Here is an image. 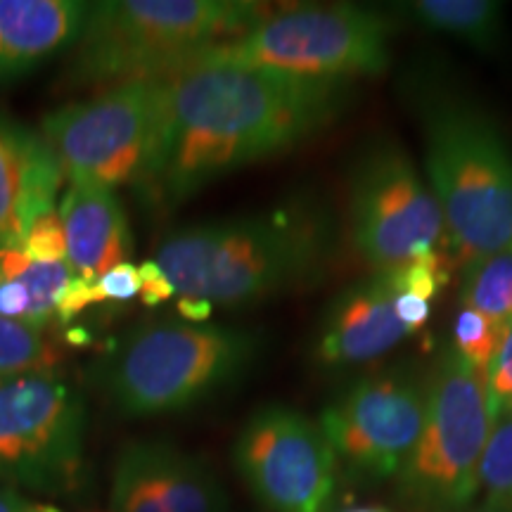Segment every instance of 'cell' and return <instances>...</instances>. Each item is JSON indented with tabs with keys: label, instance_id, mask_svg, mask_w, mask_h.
<instances>
[{
	"label": "cell",
	"instance_id": "obj_27",
	"mask_svg": "<svg viewBox=\"0 0 512 512\" xmlns=\"http://www.w3.org/2000/svg\"><path fill=\"white\" fill-rule=\"evenodd\" d=\"M95 304L98 302H128L140 294V273L138 268L126 261L100 275L93 283Z\"/></svg>",
	"mask_w": 512,
	"mask_h": 512
},
{
	"label": "cell",
	"instance_id": "obj_9",
	"mask_svg": "<svg viewBox=\"0 0 512 512\" xmlns=\"http://www.w3.org/2000/svg\"><path fill=\"white\" fill-rule=\"evenodd\" d=\"M86 401L60 375L0 387V486L72 494L86 458Z\"/></svg>",
	"mask_w": 512,
	"mask_h": 512
},
{
	"label": "cell",
	"instance_id": "obj_29",
	"mask_svg": "<svg viewBox=\"0 0 512 512\" xmlns=\"http://www.w3.org/2000/svg\"><path fill=\"white\" fill-rule=\"evenodd\" d=\"M91 304H95L93 283L74 275L72 283L67 285V290L62 294L60 306H57V320H60V323H69V320L86 311Z\"/></svg>",
	"mask_w": 512,
	"mask_h": 512
},
{
	"label": "cell",
	"instance_id": "obj_18",
	"mask_svg": "<svg viewBox=\"0 0 512 512\" xmlns=\"http://www.w3.org/2000/svg\"><path fill=\"white\" fill-rule=\"evenodd\" d=\"M74 275L67 261H38L19 247H0V318L46 332Z\"/></svg>",
	"mask_w": 512,
	"mask_h": 512
},
{
	"label": "cell",
	"instance_id": "obj_23",
	"mask_svg": "<svg viewBox=\"0 0 512 512\" xmlns=\"http://www.w3.org/2000/svg\"><path fill=\"white\" fill-rule=\"evenodd\" d=\"M503 337V325L494 323L491 318L482 316V313L465 309L460 306L456 320H453L451 330V347L463 361L477 373L486 375L491 366V358L498 351Z\"/></svg>",
	"mask_w": 512,
	"mask_h": 512
},
{
	"label": "cell",
	"instance_id": "obj_24",
	"mask_svg": "<svg viewBox=\"0 0 512 512\" xmlns=\"http://www.w3.org/2000/svg\"><path fill=\"white\" fill-rule=\"evenodd\" d=\"M451 271V254L439 252V249L403 261V264L394 268H387L396 290L401 294H413V297L425 299V302H432V299L444 290L448 280H451Z\"/></svg>",
	"mask_w": 512,
	"mask_h": 512
},
{
	"label": "cell",
	"instance_id": "obj_2",
	"mask_svg": "<svg viewBox=\"0 0 512 512\" xmlns=\"http://www.w3.org/2000/svg\"><path fill=\"white\" fill-rule=\"evenodd\" d=\"M337 254V228L318 200L171 230L155 261L176 294L211 306H252L318 283Z\"/></svg>",
	"mask_w": 512,
	"mask_h": 512
},
{
	"label": "cell",
	"instance_id": "obj_25",
	"mask_svg": "<svg viewBox=\"0 0 512 512\" xmlns=\"http://www.w3.org/2000/svg\"><path fill=\"white\" fill-rule=\"evenodd\" d=\"M484 384L494 422L512 415V323L503 328L501 344H498V351L491 358Z\"/></svg>",
	"mask_w": 512,
	"mask_h": 512
},
{
	"label": "cell",
	"instance_id": "obj_31",
	"mask_svg": "<svg viewBox=\"0 0 512 512\" xmlns=\"http://www.w3.org/2000/svg\"><path fill=\"white\" fill-rule=\"evenodd\" d=\"M38 505L31 503L22 491L0 486V512H36Z\"/></svg>",
	"mask_w": 512,
	"mask_h": 512
},
{
	"label": "cell",
	"instance_id": "obj_4",
	"mask_svg": "<svg viewBox=\"0 0 512 512\" xmlns=\"http://www.w3.org/2000/svg\"><path fill=\"white\" fill-rule=\"evenodd\" d=\"M249 0H100L69 50V86H119L174 74L268 15Z\"/></svg>",
	"mask_w": 512,
	"mask_h": 512
},
{
	"label": "cell",
	"instance_id": "obj_6",
	"mask_svg": "<svg viewBox=\"0 0 512 512\" xmlns=\"http://www.w3.org/2000/svg\"><path fill=\"white\" fill-rule=\"evenodd\" d=\"M392 31L384 12L361 5H299L271 10L247 34L204 50L188 64L230 62L306 79L356 81L389 67Z\"/></svg>",
	"mask_w": 512,
	"mask_h": 512
},
{
	"label": "cell",
	"instance_id": "obj_11",
	"mask_svg": "<svg viewBox=\"0 0 512 512\" xmlns=\"http://www.w3.org/2000/svg\"><path fill=\"white\" fill-rule=\"evenodd\" d=\"M427 399V370H375L339 392L318 415L337 465L363 482L396 479L418 444Z\"/></svg>",
	"mask_w": 512,
	"mask_h": 512
},
{
	"label": "cell",
	"instance_id": "obj_26",
	"mask_svg": "<svg viewBox=\"0 0 512 512\" xmlns=\"http://www.w3.org/2000/svg\"><path fill=\"white\" fill-rule=\"evenodd\" d=\"M19 249L38 261H67V238L60 211H50L31 223Z\"/></svg>",
	"mask_w": 512,
	"mask_h": 512
},
{
	"label": "cell",
	"instance_id": "obj_21",
	"mask_svg": "<svg viewBox=\"0 0 512 512\" xmlns=\"http://www.w3.org/2000/svg\"><path fill=\"white\" fill-rule=\"evenodd\" d=\"M60 351L46 332L0 318V387L29 375H55Z\"/></svg>",
	"mask_w": 512,
	"mask_h": 512
},
{
	"label": "cell",
	"instance_id": "obj_3",
	"mask_svg": "<svg viewBox=\"0 0 512 512\" xmlns=\"http://www.w3.org/2000/svg\"><path fill=\"white\" fill-rule=\"evenodd\" d=\"M408 105L422 174L444 216L448 254L463 268L512 247V143L484 105L434 74H415Z\"/></svg>",
	"mask_w": 512,
	"mask_h": 512
},
{
	"label": "cell",
	"instance_id": "obj_30",
	"mask_svg": "<svg viewBox=\"0 0 512 512\" xmlns=\"http://www.w3.org/2000/svg\"><path fill=\"white\" fill-rule=\"evenodd\" d=\"M399 316L403 323L411 328L415 335L425 328V323L432 316V306L425 299L413 297V294H401L399 297Z\"/></svg>",
	"mask_w": 512,
	"mask_h": 512
},
{
	"label": "cell",
	"instance_id": "obj_28",
	"mask_svg": "<svg viewBox=\"0 0 512 512\" xmlns=\"http://www.w3.org/2000/svg\"><path fill=\"white\" fill-rule=\"evenodd\" d=\"M138 273H140V297H143L145 306H159L169 302V299L176 294L174 285L169 283V278H166L155 259L145 261V264L138 268Z\"/></svg>",
	"mask_w": 512,
	"mask_h": 512
},
{
	"label": "cell",
	"instance_id": "obj_33",
	"mask_svg": "<svg viewBox=\"0 0 512 512\" xmlns=\"http://www.w3.org/2000/svg\"><path fill=\"white\" fill-rule=\"evenodd\" d=\"M458 512H503V510H498V508H491V505H486V503H479V505L472 503L470 508H465V510H458Z\"/></svg>",
	"mask_w": 512,
	"mask_h": 512
},
{
	"label": "cell",
	"instance_id": "obj_34",
	"mask_svg": "<svg viewBox=\"0 0 512 512\" xmlns=\"http://www.w3.org/2000/svg\"><path fill=\"white\" fill-rule=\"evenodd\" d=\"M36 512H62V510L55 508V505H38Z\"/></svg>",
	"mask_w": 512,
	"mask_h": 512
},
{
	"label": "cell",
	"instance_id": "obj_19",
	"mask_svg": "<svg viewBox=\"0 0 512 512\" xmlns=\"http://www.w3.org/2000/svg\"><path fill=\"white\" fill-rule=\"evenodd\" d=\"M396 12L415 29L453 38L484 55L501 53L505 43V5L496 0H411Z\"/></svg>",
	"mask_w": 512,
	"mask_h": 512
},
{
	"label": "cell",
	"instance_id": "obj_22",
	"mask_svg": "<svg viewBox=\"0 0 512 512\" xmlns=\"http://www.w3.org/2000/svg\"><path fill=\"white\" fill-rule=\"evenodd\" d=\"M479 494L491 508L512 512V415L494 422L479 472Z\"/></svg>",
	"mask_w": 512,
	"mask_h": 512
},
{
	"label": "cell",
	"instance_id": "obj_13",
	"mask_svg": "<svg viewBox=\"0 0 512 512\" xmlns=\"http://www.w3.org/2000/svg\"><path fill=\"white\" fill-rule=\"evenodd\" d=\"M110 510L228 512V494L195 453L164 439H136L112 465Z\"/></svg>",
	"mask_w": 512,
	"mask_h": 512
},
{
	"label": "cell",
	"instance_id": "obj_8",
	"mask_svg": "<svg viewBox=\"0 0 512 512\" xmlns=\"http://www.w3.org/2000/svg\"><path fill=\"white\" fill-rule=\"evenodd\" d=\"M349 238L370 271L434 249L448 252L437 197L399 140H370L351 164Z\"/></svg>",
	"mask_w": 512,
	"mask_h": 512
},
{
	"label": "cell",
	"instance_id": "obj_36",
	"mask_svg": "<svg viewBox=\"0 0 512 512\" xmlns=\"http://www.w3.org/2000/svg\"><path fill=\"white\" fill-rule=\"evenodd\" d=\"M510 249H512V247H510Z\"/></svg>",
	"mask_w": 512,
	"mask_h": 512
},
{
	"label": "cell",
	"instance_id": "obj_15",
	"mask_svg": "<svg viewBox=\"0 0 512 512\" xmlns=\"http://www.w3.org/2000/svg\"><path fill=\"white\" fill-rule=\"evenodd\" d=\"M64 178L43 133L0 114V247H19L31 223L55 211Z\"/></svg>",
	"mask_w": 512,
	"mask_h": 512
},
{
	"label": "cell",
	"instance_id": "obj_20",
	"mask_svg": "<svg viewBox=\"0 0 512 512\" xmlns=\"http://www.w3.org/2000/svg\"><path fill=\"white\" fill-rule=\"evenodd\" d=\"M460 306L491 318L498 325L512 323V249L482 256L463 266Z\"/></svg>",
	"mask_w": 512,
	"mask_h": 512
},
{
	"label": "cell",
	"instance_id": "obj_16",
	"mask_svg": "<svg viewBox=\"0 0 512 512\" xmlns=\"http://www.w3.org/2000/svg\"><path fill=\"white\" fill-rule=\"evenodd\" d=\"M60 219L67 238V264L79 278L95 283L110 268L131 261V230L114 188L91 178H69Z\"/></svg>",
	"mask_w": 512,
	"mask_h": 512
},
{
	"label": "cell",
	"instance_id": "obj_10",
	"mask_svg": "<svg viewBox=\"0 0 512 512\" xmlns=\"http://www.w3.org/2000/svg\"><path fill=\"white\" fill-rule=\"evenodd\" d=\"M164 112V76L105 88L41 121V133L64 176L91 178L107 188L133 183L155 147Z\"/></svg>",
	"mask_w": 512,
	"mask_h": 512
},
{
	"label": "cell",
	"instance_id": "obj_1",
	"mask_svg": "<svg viewBox=\"0 0 512 512\" xmlns=\"http://www.w3.org/2000/svg\"><path fill=\"white\" fill-rule=\"evenodd\" d=\"M356 81L306 79L230 62L164 76V112L138 195L176 209L219 178L287 155L351 107Z\"/></svg>",
	"mask_w": 512,
	"mask_h": 512
},
{
	"label": "cell",
	"instance_id": "obj_14",
	"mask_svg": "<svg viewBox=\"0 0 512 512\" xmlns=\"http://www.w3.org/2000/svg\"><path fill=\"white\" fill-rule=\"evenodd\" d=\"M399 297L387 271H370L337 292L313 335V361L325 370L358 368L413 337L415 332L399 316Z\"/></svg>",
	"mask_w": 512,
	"mask_h": 512
},
{
	"label": "cell",
	"instance_id": "obj_5",
	"mask_svg": "<svg viewBox=\"0 0 512 512\" xmlns=\"http://www.w3.org/2000/svg\"><path fill=\"white\" fill-rule=\"evenodd\" d=\"M256 330L155 320L131 330L100 368V387L126 418L190 411L238 384L259 361Z\"/></svg>",
	"mask_w": 512,
	"mask_h": 512
},
{
	"label": "cell",
	"instance_id": "obj_35",
	"mask_svg": "<svg viewBox=\"0 0 512 512\" xmlns=\"http://www.w3.org/2000/svg\"><path fill=\"white\" fill-rule=\"evenodd\" d=\"M344 512H384L380 508H354V510H344Z\"/></svg>",
	"mask_w": 512,
	"mask_h": 512
},
{
	"label": "cell",
	"instance_id": "obj_12",
	"mask_svg": "<svg viewBox=\"0 0 512 512\" xmlns=\"http://www.w3.org/2000/svg\"><path fill=\"white\" fill-rule=\"evenodd\" d=\"M235 470L268 512H328L337 491V458L297 408L264 403L242 422L233 444Z\"/></svg>",
	"mask_w": 512,
	"mask_h": 512
},
{
	"label": "cell",
	"instance_id": "obj_7",
	"mask_svg": "<svg viewBox=\"0 0 512 512\" xmlns=\"http://www.w3.org/2000/svg\"><path fill=\"white\" fill-rule=\"evenodd\" d=\"M494 418L484 375L453 351L439 349L427 370L420 437L396 477L401 496L420 512H458L479 496V472Z\"/></svg>",
	"mask_w": 512,
	"mask_h": 512
},
{
	"label": "cell",
	"instance_id": "obj_17",
	"mask_svg": "<svg viewBox=\"0 0 512 512\" xmlns=\"http://www.w3.org/2000/svg\"><path fill=\"white\" fill-rule=\"evenodd\" d=\"M83 0H0V88L72 50L88 17Z\"/></svg>",
	"mask_w": 512,
	"mask_h": 512
},
{
	"label": "cell",
	"instance_id": "obj_32",
	"mask_svg": "<svg viewBox=\"0 0 512 512\" xmlns=\"http://www.w3.org/2000/svg\"><path fill=\"white\" fill-rule=\"evenodd\" d=\"M178 311L188 318V323H204L209 318L211 304L202 302V299L192 297H181V304H178Z\"/></svg>",
	"mask_w": 512,
	"mask_h": 512
}]
</instances>
